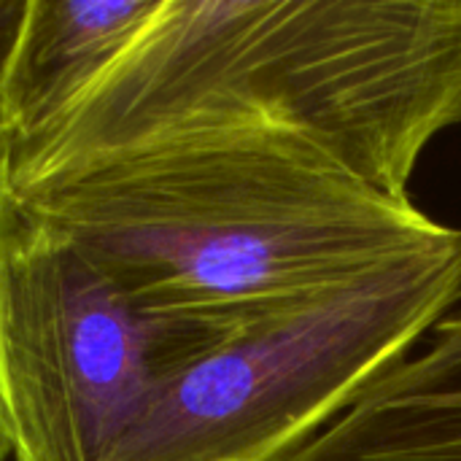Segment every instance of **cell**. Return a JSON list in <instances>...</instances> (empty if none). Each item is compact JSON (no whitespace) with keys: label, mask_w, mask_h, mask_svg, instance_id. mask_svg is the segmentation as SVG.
Wrapping results in <instances>:
<instances>
[{"label":"cell","mask_w":461,"mask_h":461,"mask_svg":"<svg viewBox=\"0 0 461 461\" xmlns=\"http://www.w3.org/2000/svg\"><path fill=\"white\" fill-rule=\"evenodd\" d=\"M154 324L224 332L397 259L459 227L357 178L267 122L178 130L11 186Z\"/></svg>","instance_id":"cell-2"},{"label":"cell","mask_w":461,"mask_h":461,"mask_svg":"<svg viewBox=\"0 0 461 461\" xmlns=\"http://www.w3.org/2000/svg\"><path fill=\"white\" fill-rule=\"evenodd\" d=\"M30 0H0V154L11 157V124H8V78L16 54V43L24 27Z\"/></svg>","instance_id":"cell-7"},{"label":"cell","mask_w":461,"mask_h":461,"mask_svg":"<svg viewBox=\"0 0 461 461\" xmlns=\"http://www.w3.org/2000/svg\"><path fill=\"white\" fill-rule=\"evenodd\" d=\"M184 332L135 313L14 197L0 257V392L14 461H103Z\"/></svg>","instance_id":"cell-4"},{"label":"cell","mask_w":461,"mask_h":461,"mask_svg":"<svg viewBox=\"0 0 461 461\" xmlns=\"http://www.w3.org/2000/svg\"><path fill=\"white\" fill-rule=\"evenodd\" d=\"M157 8L159 0H30L8 78L11 151L49 127Z\"/></svg>","instance_id":"cell-6"},{"label":"cell","mask_w":461,"mask_h":461,"mask_svg":"<svg viewBox=\"0 0 461 461\" xmlns=\"http://www.w3.org/2000/svg\"><path fill=\"white\" fill-rule=\"evenodd\" d=\"M459 303L461 227L438 249L167 357L103 461L289 459Z\"/></svg>","instance_id":"cell-3"},{"label":"cell","mask_w":461,"mask_h":461,"mask_svg":"<svg viewBox=\"0 0 461 461\" xmlns=\"http://www.w3.org/2000/svg\"><path fill=\"white\" fill-rule=\"evenodd\" d=\"M11 211V181H8V154H0V257H3V230ZM11 459V427L0 392V461Z\"/></svg>","instance_id":"cell-8"},{"label":"cell","mask_w":461,"mask_h":461,"mask_svg":"<svg viewBox=\"0 0 461 461\" xmlns=\"http://www.w3.org/2000/svg\"><path fill=\"white\" fill-rule=\"evenodd\" d=\"M224 122L278 124L411 197L427 146L461 124V0H159L130 46L11 151L8 181Z\"/></svg>","instance_id":"cell-1"},{"label":"cell","mask_w":461,"mask_h":461,"mask_svg":"<svg viewBox=\"0 0 461 461\" xmlns=\"http://www.w3.org/2000/svg\"><path fill=\"white\" fill-rule=\"evenodd\" d=\"M284 461H461V311Z\"/></svg>","instance_id":"cell-5"}]
</instances>
